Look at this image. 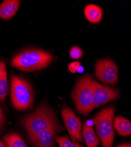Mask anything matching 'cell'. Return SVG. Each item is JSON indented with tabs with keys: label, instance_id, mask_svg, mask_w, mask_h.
Masks as SVG:
<instances>
[{
	"label": "cell",
	"instance_id": "7c38bea8",
	"mask_svg": "<svg viewBox=\"0 0 131 147\" xmlns=\"http://www.w3.org/2000/svg\"><path fill=\"white\" fill-rule=\"evenodd\" d=\"M84 14L88 21L93 24L100 22L103 16L101 7L95 4L87 5L84 8Z\"/></svg>",
	"mask_w": 131,
	"mask_h": 147
},
{
	"label": "cell",
	"instance_id": "30bf717a",
	"mask_svg": "<svg viewBox=\"0 0 131 147\" xmlns=\"http://www.w3.org/2000/svg\"><path fill=\"white\" fill-rule=\"evenodd\" d=\"M21 4L18 0H5L0 5V18L9 20L17 13Z\"/></svg>",
	"mask_w": 131,
	"mask_h": 147
},
{
	"label": "cell",
	"instance_id": "7a4b0ae2",
	"mask_svg": "<svg viewBox=\"0 0 131 147\" xmlns=\"http://www.w3.org/2000/svg\"><path fill=\"white\" fill-rule=\"evenodd\" d=\"M56 115L48 106L42 104L32 113L24 117L21 124L29 137H32L51 127L57 121Z\"/></svg>",
	"mask_w": 131,
	"mask_h": 147
},
{
	"label": "cell",
	"instance_id": "5bb4252c",
	"mask_svg": "<svg viewBox=\"0 0 131 147\" xmlns=\"http://www.w3.org/2000/svg\"><path fill=\"white\" fill-rule=\"evenodd\" d=\"M8 94V83L7 72L4 61L0 60V101L4 104Z\"/></svg>",
	"mask_w": 131,
	"mask_h": 147
},
{
	"label": "cell",
	"instance_id": "277c9868",
	"mask_svg": "<svg viewBox=\"0 0 131 147\" xmlns=\"http://www.w3.org/2000/svg\"><path fill=\"white\" fill-rule=\"evenodd\" d=\"M115 108L111 105L98 113L93 117L97 136L101 140L102 147H112L114 140L113 119Z\"/></svg>",
	"mask_w": 131,
	"mask_h": 147
},
{
	"label": "cell",
	"instance_id": "9c48e42d",
	"mask_svg": "<svg viewBox=\"0 0 131 147\" xmlns=\"http://www.w3.org/2000/svg\"><path fill=\"white\" fill-rule=\"evenodd\" d=\"M60 129L56 121L49 128L28 138L35 147H54L55 135Z\"/></svg>",
	"mask_w": 131,
	"mask_h": 147
},
{
	"label": "cell",
	"instance_id": "8fae6325",
	"mask_svg": "<svg viewBox=\"0 0 131 147\" xmlns=\"http://www.w3.org/2000/svg\"><path fill=\"white\" fill-rule=\"evenodd\" d=\"M113 127L122 136H130L131 134V122L122 117L117 116L113 121Z\"/></svg>",
	"mask_w": 131,
	"mask_h": 147
},
{
	"label": "cell",
	"instance_id": "ac0fdd59",
	"mask_svg": "<svg viewBox=\"0 0 131 147\" xmlns=\"http://www.w3.org/2000/svg\"><path fill=\"white\" fill-rule=\"evenodd\" d=\"M68 69L72 73L80 72L84 70L83 67L81 66V63L79 61H74V62L70 63L68 65Z\"/></svg>",
	"mask_w": 131,
	"mask_h": 147
},
{
	"label": "cell",
	"instance_id": "5b68a950",
	"mask_svg": "<svg viewBox=\"0 0 131 147\" xmlns=\"http://www.w3.org/2000/svg\"><path fill=\"white\" fill-rule=\"evenodd\" d=\"M92 78L87 74L77 81L72 93V98L77 111L87 116L91 113L92 104Z\"/></svg>",
	"mask_w": 131,
	"mask_h": 147
},
{
	"label": "cell",
	"instance_id": "d6986e66",
	"mask_svg": "<svg viewBox=\"0 0 131 147\" xmlns=\"http://www.w3.org/2000/svg\"><path fill=\"white\" fill-rule=\"evenodd\" d=\"M5 122V115L1 107L0 106V129H1L4 125Z\"/></svg>",
	"mask_w": 131,
	"mask_h": 147
},
{
	"label": "cell",
	"instance_id": "4fadbf2b",
	"mask_svg": "<svg viewBox=\"0 0 131 147\" xmlns=\"http://www.w3.org/2000/svg\"><path fill=\"white\" fill-rule=\"evenodd\" d=\"M82 137L84 138L87 147H98L99 144V138L95 134L93 128L85 122L82 132Z\"/></svg>",
	"mask_w": 131,
	"mask_h": 147
},
{
	"label": "cell",
	"instance_id": "3957f363",
	"mask_svg": "<svg viewBox=\"0 0 131 147\" xmlns=\"http://www.w3.org/2000/svg\"><path fill=\"white\" fill-rule=\"evenodd\" d=\"M11 101L14 107L18 111L30 109L34 102V93L30 84L20 77H12Z\"/></svg>",
	"mask_w": 131,
	"mask_h": 147
},
{
	"label": "cell",
	"instance_id": "9a60e30c",
	"mask_svg": "<svg viewBox=\"0 0 131 147\" xmlns=\"http://www.w3.org/2000/svg\"><path fill=\"white\" fill-rule=\"evenodd\" d=\"M7 147H28L22 138L16 133H10L4 137Z\"/></svg>",
	"mask_w": 131,
	"mask_h": 147
},
{
	"label": "cell",
	"instance_id": "6da1fadb",
	"mask_svg": "<svg viewBox=\"0 0 131 147\" xmlns=\"http://www.w3.org/2000/svg\"><path fill=\"white\" fill-rule=\"evenodd\" d=\"M54 59V55L40 50H25L16 55L11 61V65L19 70L32 72L43 69Z\"/></svg>",
	"mask_w": 131,
	"mask_h": 147
},
{
	"label": "cell",
	"instance_id": "ba28073f",
	"mask_svg": "<svg viewBox=\"0 0 131 147\" xmlns=\"http://www.w3.org/2000/svg\"><path fill=\"white\" fill-rule=\"evenodd\" d=\"M61 115L71 138L73 141L82 142V124L80 118L77 117L73 110L67 107L62 109Z\"/></svg>",
	"mask_w": 131,
	"mask_h": 147
},
{
	"label": "cell",
	"instance_id": "2e32d148",
	"mask_svg": "<svg viewBox=\"0 0 131 147\" xmlns=\"http://www.w3.org/2000/svg\"><path fill=\"white\" fill-rule=\"evenodd\" d=\"M55 141L58 144L59 147H84L78 142L71 141L66 136L63 137L56 136L55 138Z\"/></svg>",
	"mask_w": 131,
	"mask_h": 147
},
{
	"label": "cell",
	"instance_id": "ffe728a7",
	"mask_svg": "<svg viewBox=\"0 0 131 147\" xmlns=\"http://www.w3.org/2000/svg\"><path fill=\"white\" fill-rule=\"evenodd\" d=\"M116 147H131L130 143H124L118 145Z\"/></svg>",
	"mask_w": 131,
	"mask_h": 147
},
{
	"label": "cell",
	"instance_id": "8992f818",
	"mask_svg": "<svg viewBox=\"0 0 131 147\" xmlns=\"http://www.w3.org/2000/svg\"><path fill=\"white\" fill-rule=\"evenodd\" d=\"M92 86L93 98L92 104L90 109L91 112L95 108L110 101H115L120 97V92L116 88L101 85L93 78L92 80Z\"/></svg>",
	"mask_w": 131,
	"mask_h": 147
},
{
	"label": "cell",
	"instance_id": "52a82bcc",
	"mask_svg": "<svg viewBox=\"0 0 131 147\" xmlns=\"http://www.w3.org/2000/svg\"><path fill=\"white\" fill-rule=\"evenodd\" d=\"M95 75L102 83L114 85L118 81V68L111 59H99L95 64Z\"/></svg>",
	"mask_w": 131,
	"mask_h": 147
},
{
	"label": "cell",
	"instance_id": "44dd1931",
	"mask_svg": "<svg viewBox=\"0 0 131 147\" xmlns=\"http://www.w3.org/2000/svg\"><path fill=\"white\" fill-rule=\"evenodd\" d=\"M0 147H7V146L2 141H0Z\"/></svg>",
	"mask_w": 131,
	"mask_h": 147
},
{
	"label": "cell",
	"instance_id": "e0dca14e",
	"mask_svg": "<svg viewBox=\"0 0 131 147\" xmlns=\"http://www.w3.org/2000/svg\"><path fill=\"white\" fill-rule=\"evenodd\" d=\"M69 55L70 57L75 59H78L81 58L83 55V51L82 49L77 46H74L71 47L69 51Z\"/></svg>",
	"mask_w": 131,
	"mask_h": 147
}]
</instances>
